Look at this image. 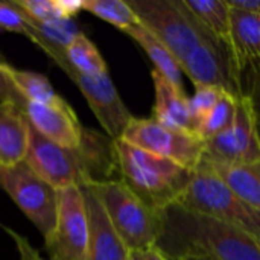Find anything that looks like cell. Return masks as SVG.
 Instances as JSON below:
<instances>
[{
  "mask_svg": "<svg viewBox=\"0 0 260 260\" xmlns=\"http://www.w3.org/2000/svg\"><path fill=\"white\" fill-rule=\"evenodd\" d=\"M81 190L88 218L87 260H128L129 250L111 225L96 195L88 187Z\"/></svg>",
  "mask_w": 260,
  "mask_h": 260,
  "instance_id": "obj_13",
  "label": "cell"
},
{
  "mask_svg": "<svg viewBox=\"0 0 260 260\" xmlns=\"http://www.w3.org/2000/svg\"><path fill=\"white\" fill-rule=\"evenodd\" d=\"M169 260H212L210 257L204 256V254H198V253H181V254H175V256H168Z\"/></svg>",
  "mask_w": 260,
  "mask_h": 260,
  "instance_id": "obj_33",
  "label": "cell"
},
{
  "mask_svg": "<svg viewBox=\"0 0 260 260\" xmlns=\"http://www.w3.org/2000/svg\"><path fill=\"white\" fill-rule=\"evenodd\" d=\"M24 161L56 190L94 186L114 180L113 177L119 174L114 140L88 128H85L79 146L64 148L29 125V146Z\"/></svg>",
  "mask_w": 260,
  "mask_h": 260,
  "instance_id": "obj_1",
  "label": "cell"
},
{
  "mask_svg": "<svg viewBox=\"0 0 260 260\" xmlns=\"http://www.w3.org/2000/svg\"><path fill=\"white\" fill-rule=\"evenodd\" d=\"M46 242L49 260H87L88 218L79 187L58 190V216Z\"/></svg>",
  "mask_w": 260,
  "mask_h": 260,
  "instance_id": "obj_11",
  "label": "cell"
},
{
  "mask_svg": "<svg viewBox=\"0 0 260 260\" xmlns=\"http://www.w3.org/2000/svg\"><path fill=\"white\" fill-rule=\"evenodd\" d=\"M24 21L30 27V38L35 35L38 38H43L46 41H50L53 44H58L61 47H67L70 41L81 32L76 24L73 23V18H59V20H50V21H37L29 18L20 8ZM29 38V40H30Z\"/></svg>",
  "mask_w": 260,
  "mask_h": 260,
  "instance_id": "obj_25",
  "label": "cell"
},
{
  "mask_svg": "<svg viewBox=\"0 0 260 260\" xmlns=\"http://www.w3.org/2000/svg\"><path fill=\"white\" fill-rule=\"evenodd\" d=\"M15 105L24 114L29 125L50 142L64 148H76L81 145L85 128L69 104L50 107L30 102L21 96Z\"/></svg>",
  "mask_w": 260,
  "mask_h": 260,
  "instance_id": "obj_12",
  "label": "cell"
},
{
  "mask_svg": "<svg viewBox=\"0 0 260 260\" xmlns=\"http://www.w3.org/2000/svg\"><path fill=\"white\" fill-rule=\"evenodd\" d=\"M206 163L239 200L260 212V160L254 163L232 166L209 161Z\"/></svg>",
  "mask_w": 260,
  "mask_h": 260,
  "instance_id": "obj_17",
  "label": "cell"
},
{
  "mask_svg": "<svg viewBox=\"0 0 260 260\" xmlns=\"http://www.w3.org/2000/svg\"><path fill=\"white\" fill-rule=\"evenodd\" d=\"M12 3L37 21L73 18L81 11V0H14Z\"/></svg>",
  "mask_w": 260,
  "mask_h": 260,
  "instance_id": "obj_23",
  "label": "cell"
},
{
  "mask_svg": "<svg viewBox=\"0 0 260 260\" xmlns=\"http://www.w3.org/2000/svg\"><path fill=\"white\" fill-rule=\"evenodd\" d=\"M120 139L131 146L168 158L190 172L204 158V140L197 134L163 126L152 117H133Z\"/></svg>",
  "mask_w": 260,
  "mask_h": 260,
  "instance_id": "obj_9",
  "label": "cell"
},
{
  "mask_svg": "<svg viewBox=\"0 0 260 260\" xmlns=\"http://www.w3.org/2000/svg\"><path fill=\"white\" fill-rule=\"evenodd\" d=\"M81 9L108 21L120 30H128L129 27L140 23L128 2L120 0H81Z\"/></svg>",
  "mask_w": 260,
  "mask_h": 260,
  "instance_id": "obj_24",
  "label": "cell"
},
{
  "mask_svg": "<svg viewBox=\"0 0 260 260\" xmlns=\"http://www.w3.org/2000/svg\"><path fill=\"white\" fill-rule=\"evenodd\" d=\"M128 260H169L166 253L160 248V245L140 248V250H129Z\"/></svg>",
  "mask_w": 260,
  "mask_h": 260,
  "instance_id": "obj_31",
  "label": "cell"
},
{
  "mask_svg": "<svg viewBox=\"0 0 260 260\" xmlns=\"http://www.w3.org/2000/svg\"><path fill=\"white\" fill-rule=\"evenodd\" d=\"M29 146V123L14 102H0V168L24 161Z\"/></svg>",
  "mask_w": 260,
  "mask_h": 260,
  "instance_id": "obj_16",
  "label": "cell"
},
{
  "mask_svg": "<svg viewBox=\"0 0 260 260\" xmlns=\"http://www.w3.org/2000/svg\"><path fill=\"white\" fill-rule=\"evenodd\" d=\"M168 233L175 238L177 250L166 256L198 253L212 260H260V244L245 232L180 207L165 212V235Z\"/></svg>",
  "mask_w": 260,
  "mask_h": 260,
  "instance_id": "obj_2",
  "label": "cell"
},
{
  "mask_svg": "<svg viewBox=\"0 0 260 260\" xmlns=\"http://www.w3.org/2000/svg\"><path fill=\"white\" fill-rule=\"evenodd\" d=\"M204 160L216 165H247L260 160V133L254 107L247 93L238 98L233 125L204 142Z\"/></svg>",
  "mask_w": 260,
  "mask_h": 260,
  "instance_id": "obj_10",
  "label": "cell"
},
{
  "mask_svg": "<svg viewBox=\"0 0 260 260\" xmlns=\"http://www.w3.org/2000/svg\"><path fill=\"white\" fill-rule=\"evenodd\" d=\"M155 88V104L152 119L163 126L197 134V125L189 108V98L184 90L174 87L158 72L151 73Z\"/></svg>",
  "mask_w": 260,
  "mask_h": 260,
  "instance_id": "obj_15",
  "label": "cell"
},
{
  "mask_svg": "<svg viewBox=\"0 0 260 260\" xmlns=\"http://www.w3.org/2000/svg\"><path fill=\"white\" fill-rule=\"evenodd\" d=\"M6 230V233L9 235V238L14 241L17 250H18V254H20V259L21 260H46L40 256V253L29 244V241L26 238H23L21 235H18L17 232L8 229V227H3Z\"/></svg>",
  "mask_w": 260,
  "mask_h": 260,
  "instance_id": "obj_28",
  "label": "cell"
},
{
  "mask_svg": "<svg viewBox=\"0 0 260 260\" xmlns=\"http://www.w3.org/2000/svg\"><path fill=\"white\" fill-rule=\"evenodd\" d=\"M30 40L40 49H43L47 53V56H50L55 61V64L61 67L64 73L76 84V87L81 90L85 101L88 102L94 117L104 128L105 134L113 140L120 139L125 128L128 126V123L134 116L123 104L110 75L104 73V75L91 76V75L81 73L75 70L69 62L64 47L46 41L43 38H38L35 35Z\"/></svg>",
  "mask_w": 260,
  "mask_h": 260,
  "instance_id": "obj_7",
  "label": "cell"
},
{
  "mask_svg": "<svg viewBox=\"0 0 260 260\" xmlns=\"http://www.w3.org/2000/svg\"><path fill=\"white\" fill-rule=\"evenodd\" d=\"M174 207L227 222L260 244V212L239 200L204 160L193 171L187 190Z\"/></svg>",
  "mask_w": 260,
  "mask_h": 260,
  "instance_id": "obj_5",
  "label": "cell"
},
{
  "mask_svg": "<svg viewBox=\"0 0 260 260\" xmlns=\"http://www.w3.org/2000/svg\"><path fill=\"white\" fill-rule=\"evenodd\" d=\"M134 41L140 44V47L146 52L149 59L154 64V70L158 72L166 81H169L174 87L184 90L183 88V72L181 67L178 66L175 56L169 52V49L142 23L129 27L125 30Z\"/></svg>",
  "mask_w": 260,
  "mask_h": 260,
  "instance_id": "obj_18",
  "label": "cell"
},
{
  "mask_svg": "<svg viewBox=\"0 0 260 260\" xmlns=\"http://www.w3.org/2000/svg\"><path fill=\"white\" fill-rule=\"evenodd\" d=\"M66 56L72 67L81 73L91 76L108 73L101 52L82 32H79L66 47Z\"/></svg>",
  "mask_w": 260,
  "mask_h": 260,
  "instance_id": "obj_21",
  "label": "cell"
},
{
  "mask_svg": "<svg viewBox=\"0 0 260 260\" xmlns=\"http://www.w3.org/2000/svg\"><path fill=\"white\" fill-rule=\"evenodd\" d=\"M88 189L128 250L158 245L165 235V213L151 209L122 180L104 181Z\"/></svg>",
  "mask_w": 260,
  "mask_h": 260,
  "instance_id": "obj_4",
  "label": "cell"
},
{
  "mask_svg": "<svg viewBox=\"0 0 260 260\" xmlns=\"http://www.w3.org/2000/svg\"><path fill=\"white\" fill-rule=\"evenodd\" d=\"M250 70H251V90L247 94L250 96V99L253 102L256 119L260 125V64L251 66Z\"/></svg>",
  "mask_w": 260,
  "mask_h": 260,
  "instance_id": "obj_29",
  "label": "cell"
},
{
  "mask_svg": "<svg viewBox=\"0 0 260 260\" xmlns=\"http://www.w3.org/2000/svg\"><path fill=\"white\" fill-rule=\"evenodd\" d=\"M140 20L175 56L181 67L193 52L213 38L190 14L183 0H128Z\"/></svg>",
  "mask_w": 260,
  "mask_h": 260,
  "instance_id": "obj_6",
  "label": "cell"
},
{
  "mask_svg": "<svg viewBox=\"0 0 260 260\" xmlns=\"http://www.w3.org/2000/svg\"><path fill=\"white\" fill-rule=\"evenodd\" d=\"M3 56L0 53V64L3 62ZM21 98V94L15 90V87L11 84V81L6 78V75L2 72L0 69V102H14L17 104V101Z\"/></svg>",
  "mask_w": 260,
  "mask_h": 260,
  "instance_id": "obj_30",
  "label": "cell"
},
{
  "mask_svg": "<svg viewBox=\"0 0 260 260\" xmlns=\"http://www.w3.org/2000/svg\"><path fill=\"white\" fill-rule=\"evenodd\" d=\"M227 3L230 6L241 8V9H245V11H250V12L260 15V0H227Z\"/></svg>",
  "mask_w": 260,
  "mask_h": 260,
  "instance_id": "obj_32",
  "label": "cell"
},
{
  "mask_svg": "<svg viewBox=\"0 0 260 260\" xmlns=\"http://www.w3.org/2000/svg\"><path fill=\"white\" fill-rule=\"evenodd\" d=\"M120 180L151 209L165 213L177 206L189 187L192 174L180 165L114 140Z\"/></svg>",
  "mask_w": 260,
  "mask_h": 260,
  "instance_id": "obj_3",
  "label": "cell"
},
{
  "mask_svg": "<svg viewBox=\"0 0 260 260\" xmlns=\"http://www.w3.org/2000/svg\"><path fill=\"white\" fill-rule=\"evenodd\" d=\"M230 8L227 49L236 72L241 75L245 69L260 64V15L241 8Z\"/></svg>",
  "mask_w": 260,
  "mask_h": 260,
  "instance_id": "obj_14",
  "label": "cell"
},
{
  "mask_svg": "<svg viewBox=\"0 0 260 260\" xmlns=\"http://www.w3.org/2000/svg\"><path fill=\"white\" fill-rule=\"evenodd\" d=\"M0 187L43 235L50 238L58 216V190L35 174L26 161L0 168Z\"/></svg>",
  "mask_w": 260,
  "mask_h": 260,
  "instance_id": "obj_8",
  "label": "cell"
},
{
  "mask_svg": "<svg viewBox=\"0 0 260 260\" xmlns=\"http://www.w3.org/2000/svg\"><path fill=\"white\" fill-rule=\"evenodd\" d=\"M0 30L15 32L30 38V27L12 2H0Z\"/></svg>",
  "mask_w": 260,
  "mask_h": 260,
  "instance_id": "obj_27",
  "label": "cell"
},
{
  "mask_svg": "<svg viewBox=\"0 0 260 260\" xmlns=\"http://www.w3.org/2000/svg\"><path fill=\"white\" fill-rule=\"evenodd\" d=\"M195 20L218 41L227 46L232 8L227 0H183Z\"/></svg>",
  "mask_w": 260,
  "mask_h": 260,
  "instance_id": "obj_20",
  "label": "cell"
},
{
  "mask_svg": "<svg viewBox=\"0 0 260 260\" xmlns=\"http://www.w3.org/2000/svg\"><path fill=\"white\" fill-rule=\"evenodd\" d=\"M0 69L24 99L50 107H62L67 104L59 94H56L46 76L27 70H20L6 61L0 64Z\"/></svg>",
  "mask_w": 260,
  "mask_h": 260,
  "instance_id": "obj_19",
  "label": "cell"
},
{
  "mask_svg": "<svg viewBox=\"0 0 260 260\" xmlns=\"http://www.w3.org/2000/svg\"><path fill=\"white\" fill-rule=\"evenodd\" d=\"M236 107L238 98L230 93H224L218 104L200 120L197 126V136L206 142L229 129L235 122Z\"/></svg>",
  "mask_w": 260,
  "mask_h": 260,
  "instance_id": "obj_22",
  "label": "cell"
},
{
  "mask_svg": "<svg viewBox=\"0 0 260 260\" xmlns=\"http://www.w3.org/2000/svg\"><path fill=\"white\" fill-rule=\"evenodd\" d=\"M224 93H227V91L212 87V85L195 87V93L189 98V108H190V113H192V117H193L197 126H198L200 120L218 104V101L222 98Z\"/></svg>",
  "mask_w": 260,
  "mask_h": 260,
  "instance_id": "obj_26",
  "label": "cell"
}]
</instances>
